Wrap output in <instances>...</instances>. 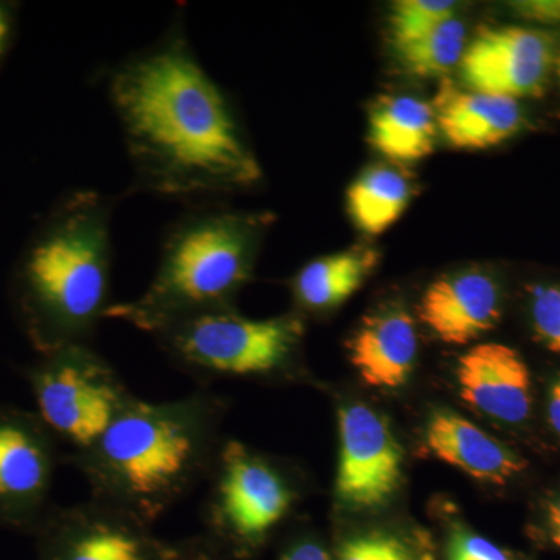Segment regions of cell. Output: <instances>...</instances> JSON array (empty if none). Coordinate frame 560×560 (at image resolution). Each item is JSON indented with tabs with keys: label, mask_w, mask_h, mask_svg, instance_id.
I'll return each instance as SVG.
<instances>
[{
	"label": "cell",
	"mask_w": 560,
	"mask_h": 560,
	"mask_svg": "<svg viewBox=\"0 0 560 560\" xmlns=\"http://www.w3.org/2000/svg\"><path fill=\"white\" fill-rule=\"evenodd\" d=\"M279 560H334L330 552L319 544V541L308 539L294 540L280 555Z\"/></svg>",
	"instance_id": "83f0119b"
},
{
	"label": "cell",
	"mask_w": 560,
	"mask_h": 560,
	"mask_svg": "<svg viewBox=\"0 0 560 560\" xmlns=\"http://www.w3.org/2000/svg\"><path fill=\"white\" fill-rule=\"evenodd\" d=\"M226 404L205 388L167 401L135 400L101 440L73 455L91 499L149 523L208 481Z\"/></svg>",
	"instance_id": "7a4b0ae2"
},
{
	"label": "cell",
	"mask_w": 560,
	"mask_h": 560,
	"mask_svg": "<svg viewBox=\"0 0 560 560\" xmlns=\"http://www.w3.org/2000/svg\"><path fill=\"white\" fill-rule=\"evenodd\" d=\"M438 130L453 147L482 150L500 145L522 127V110L517 101L464 92L451 83L442 84L433 105Z\"/></svg>",
	"instance_id": "2e32d148"
},
{
	"label": "cell",
	"mask_w": 560,
	"mask_h": 560,
	"mask_svg": "<svg viewBox=\"0 0 560 560\" xmlns=\"http://www.w3.org/2000/svg\"><path fill=\"white\" fill-rule=\"evenodd\" d=\"M105 83L135 190L208 201L261 179L231 97L195 54L180 11L154 43L116 62Z\"/></svg>",
	"instance_id": "6da1fadb"
},
{
	"label": "cell",
	"mask_w": 560,
	"mask_h": 560,
	"mask_svg": "<svg viewBox=\"0 0 560 560\" xmlns=\"http://www.w3.org/2000/svg\"><path fill=\"white\" fill-rule=\"evenodd\" d=\"M57 442L38 416L0 408V523L38 528L49 512Z\"/></svg>",
	"instance_id": "30bf717a"
},
{
	"label": "cell",
	"mask_w": 560,
	"mask_h": 560,
	"mask_svg": "<svg viewBox=\"0 0 560 560\" xmlns=\"http://www.w3.org/2000/svg\"><path fill=\"white\" fill-rule=\"evenodd\" d=\"M431 453L475 480L506 485L525 470V460L470 420L448 410L431 415L425 429Z\"/></svg>",
	"instance_id": "9a60e30c"
},
{
	"label": "cell",
	"mask_w": 560,
	"mask_h": 560,
	"mask_svg": "<svg viewBox=\"0 0 560 560\" xmlns=\"http://www.w3.org/2000/svg\"><path fill=\"white\" fill-rule=\"evenodd\" d=\"M418 312L441 341L467 345L499 324L500 287L489 272H453L431 283L422 294Z\"/></svg>",
	"instance_id": "7c38bea8"
},
{
	"label": "cell",
	"mask_w": 560,
	"mask_h": 560,
	"mask_svg": "<svg viewBox=\"0 0 560 560\" xmlns=\"http://www.w3.org/2000/svg\"><path fill=\"white\" fill-rule=\"evenodd\" d=\"M433 106L397 95L375 103L370 116L372 147L388 160L415 162L429 156L436 139Z\"/></svg>",
	"instance_id": "ac0fdd59"
},
{
	"label": "cell",
	"mask_w": 560,
	"mask_h": 560,
	"mask_svg": "<svg viewBox=\"0 0 560 560\" xmlns=\"http://www.w3.org/2000/svg\"><path fill=\"white\" fill-rule=\"evenodd\" d=\"M206 482L201 537L224 560L257 550L298 501L290 475L237 440H224Z\"/></svg>",
	"instance_id": "8992f818"
},
{
	"label": "cell",
	"mask_w": 560,
	"mask_h": 560,
	"mask_svg": "<svg viewBox=\"0 0 560 560\" xmlns=\"http://www.w3.org/2000/svg\"><path fill=\"white\" fill-rule=\"evenodd\" d=\"M349 359L372 388H399L418 359L415 320L400 307L372 312L350 338Z\"/></svg>",
	"instance_id": "5bb4252c"
},
{
	"label": "cell",
	"mask_w": 560,
	"mask_h": 560,
	"mask_svg": "<svg viewBox=\"0 0 560 560\" xmlns=\"http://www.w3.org/2000/svg\"><path fill=\"white\" fill-rule=\"evenodd\" d=\"M378 254L353 248L316 257L291 280L294 301L305 312L323 313L348 301L377 265Z\"/></svg>",
	"instance_id": "e0dca14e"
},
{
	"label": "cell",
	"mask_w": 560,
	"mask_h": 560,
	"mask_svg": "<svg viewBox=\"0 0 560 560\" xmlns=\"http://www.w3.org/2000/svg\"><path fill=\"white\" fill-rule=\"evenodd\" d=\"M117 198L95 189L62 195L32 232L11 279L14 308L43 355L92 345L113 287Z\"/></svg>",
	"instance_id": "3957f363"
},
{
	"label": "cell",
	"mask_w": 560,
	"mask_h": 560,
	"mask_svg": "<svg viewBox=\"0 0 560 560\" xmlns=\"http://www.w3.org/2000/svg\"><path fill=\"white\" fill-rule=\"evenodd\" d=\"M548 526H550L551 540L560 548V497L552 501L548 508Z\"/></svg>",
	"instance_id": "f546056e"
},
{
	"label": "cell",
	"mask_w": 560,
	"mask_h": 560,
	"mask_svg": "<svg viewBox=\"0 0 560 560\" xmlns=\"http://www.w3.org/2000/svg\"><path fill=\"white\" fill-rule=\"evenodd\" d=\"M456 3L448 0H400L394 3L389 25L394 46L410 43L455 18Z\"/></svg>",
	"instance_id": "44dd1931"
},
{
	"label": "cell",
	"mask_w": 560,
	"mask_h": 560,
	"mask_svg": "<svg viewBox=\"0 0 560 560\" xmlns=\"http://www.w3.org/2000/svg\"><path fill=\"white\" fill-rule=\"evenodd\" d=\"M337 560H415L410 548L399 537L368 533L350 537L338 548Z\"/></svg>",
	"instance_id": "7402d4cb"
},
{
	"label": "cell",
	"mask_w": 560,
	"mask_h": 560,
	"mask_svg": "<svg viewBox=\"0 0 560 560\" xmlns=\"http://www.w3.org/2000/svg\"><path fill=\"white\" fill-rule=\"evenodd\" d=\"M268 217L202 202L180 213L162 235L156 271L136 300L114 302L106 319L150 337L178 320L234 311L254 271Z\"/></svg>",
	"instance_id": "277c9868"
},
{
	"label": "cell",
	"mask_w": 560,
	"mask_h": 560,
	"mask_svg": "<svg viewBox=\"0 0 560 560\" xmlns=\"http://www.w3.org/2000/svg\"><path fill=\"white\" fill-rule=\"evenodd\" d=\"M411 195L407 176L389 167H372L349 187L348 210L359 230L378 235L400 219Z\"/></svg>",
	"instance_id": "d6986e66"
},
{
	"label": "cell",
	"mask_w": 560,
	"mask_h": 560,
	"mask_svg": "<svg viewBox=\"0 0 560 560\" xmlns=\"http://www.w3.org/2000/svg\"><path fill=\"white\" fill-rule=\"evenodd\" d=\"M167 560H224L209 547L201 536L176 541L175 550Z\"/></svg>",
	"instance_id": "d4e9b609"
},
{
	"label": "cell",
	"mask_w": 560,
	"mask_h": 560,
	"mask_svg": "<svg viewBox=\"0 0 560 560\" xmlns=\"http://www.w3.org/2000/svg\"><path fill=\"white\" fill-rule=\"evenodd\" d=\"M556 75H558V79L560 81V57L558 60H556Z\"/></svg>",
	"instance_id": "4dcf8cb0"
},
{
	"label": "cell",
	"mask_w": 560,
	"mask_h": 560,
	"mask_svg": "<svg viewBox=\"0 0 560 560\" xmlns=\"http://www.w3.org/2000/svg\"><path fill=\"white\" fill-rule=\"evenodd\" d=\"M515 10L526 20L544 22V24L560 22V0L522 2L515 5Z\"/></svg>",
	"instance_id": "484cf974"
},
{
	"label": "cell",
	"mask_w": 560,
	"mask_h": 560,
	"mask_svg": "<svg viewBox=\"0 0 560 560\" xmlns=\"http://www.w3.org/2000/svg\"><path fill=\"white\" fill-rule=\"evenodd\" d=\"M400 61L419 77H440L455 68L466 51V27L452 18L420 38L397 46Z\"/></svg>",
	"instance_id": "ffe728a7"
},
{
	"label": "cell",
	"mask_w": 560,
	"mask_h": 560,
	"mask_svg": "<svg viewBox=\"0 0 560 560\" xmlns=\"http://www.w3.org/2000/svg\"><path fill=\"white\" fill-rule=\"evenodd\" d=\"M534 329L540 340L560 353V287H540L530 301Z\"/></svg>",
	"instance_id": "603a6c76"
},
{
	"label": "cell",
	"mask_w": 560,
	"mask_h": 560,
	"mask_svg": "<svg viewBox=\"0 0 560 560\" xmlns=\"http://www.w3.org/2000/svg\"><path fill=\"white\" fill-rule=\"evenodd\" d=\"M18 9L13 3L0 2V65L5 61L16 36Z\"/></svg>",
	"instance_id": "4316f807"
},
{
	"label": "cell",
	"mask_w": 560,
	"mask_h": 560,
	"mask_svg": "<svg viewBox=\"0 0 560 560\" xmlns=\"http://www.w3.org/2000/svg\"><path fill=\"white\" fill-rule=\"evenodd\" d=\"M547 412L551 429L560 438V375L551 385Z\"/></svg>",
	"instance_id": "f1b7e54d"
},
{
	"label": "cell",
	"mask_w": 560,
	"mask_h": 560,
	"mask_svg": "<svg viewBox=\"0 0 560 560\" xmlns=\"http://www.w3.org/2000/svg\"><path fill=\"white\" fill-rule=\"evenodd\" d=\"M338 504L350 511L386 506L404 475V451L388 420L368 405H345L338 410Z\"/></svg>",
	"instance_id": "9c48e42d"
},
{
	"label": "cell",
	"mask_w": 560,
	"mask_h": 560,
	"mask_svg": "<svg viewBox=\"0 0 560 560\" xmlns=\"http://www.w3.org/2000/svg\"><path fill=\"white\" fill-rule=\"evenodd\" d=\"M552 65L550 36L506 25L478 33L464 51L460 70L471 91L518 101L544 92Z\"/></svg>",
	"instance_id": "8fae6325"
},
{
	"label": "cell",
	"mask_w": 560,
	"mask_h": 560,
	"mask_svg": "<svg viewBox=\"0 0 560 560\" xmlns=\"http://www.w3.org/2000/svg\"><path fill=\"white\" fill-rule=\"evenodd\" d=\"M38 418L55 440L88 451L101 440L136 394L92 345L68 346L43 355L28 375Z\"/></svg>",
	"instance_id": "52a82bcc"
},
{
	"label": "cell",
	"mask_w": 560,
	"mask_h": 560,
	"mask_svg": "<svg viewBox=\"0 0 560 560\" xmlns=\"http://www.w3.org/2000/svg\"><path fill=\"white\" fill-rule=\"evenodd\" d=\"M304 330L293 313L250 319L234 308L178 320L151 338L173 366L200 381L264 378L293 366Z\"/></svg>",
	"instance_id": "5b68a950"
},
{
	"label": "cell",
	"mask_w": 560,
	"mask_h": 560,
	"mask_svg": "<svg viewBox=\"0 0 560 560\" xmlns=\"http://www.w3.org/2000/svg\"><path fill=\"white\" fill-rule=\"evenodd\" d=\"M35 530L38 560H167L178 541L91 497L47 512Z\"/></svg>",
	"instance_id": "ba28073f"
},
{
	"label": "cell",
	"mask_w": 560,
	"mask_h": 560,
	"mask_svg": "<svg viewBox=\"0 0 560 560\" xmlns=\"http://www.w3.org/2000/svg\"><path fill=\"white\" fill-rule=\"evenodd\" d=\"M447 556L448 560H510L495 544L464 529L452 534Z\"/></svg>",
	"instance_id": "cb8c5ba5"
},
{
	"label": "cell",
	"mask_w": 560,
	"mask_h": 560,
	"mask_svg": "<svg viewBox=\"0 0 560 560\" xmlns=\"http://www.w3.org/2000/svg\"><path fill=\"white\" fill-rule=\"evenodd\" d=\"M456 378L460 397L482 415L506 423L528 419L533 405L529 370L510 346H474L460 357Z\"/></svg>",
	"instance_id": "4fadbf2b"
}]
</instances>
